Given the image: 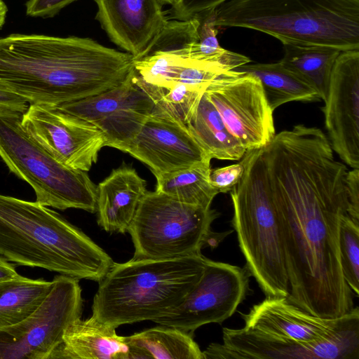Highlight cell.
Returning <instances> with one entry per match:
<instances>
[{
	"label": "cell",
	"instance_id": "cell-1",
	"mask_svg": "<svg viewBox=\"0 0 359 359\" xmlns=\"http://www.w3.org/2000/svg\"><path fill=\"white\" fill-rule=\"evenodd\" d=\"M262 156L283 225L287 299L318 317L346 314L354 308L339 250L340 223L348 209L346 166L334 159L325 134L315 129L276 135Z\"/></svg>",
	"mask_w": 359,
	"mask_h": 359
},
{
	"label": "cell",
	"instance_id": "cell-2",
	"mask_svg": "<svg viewBox=\"0 0 359 359\" xmlns=\"http://www.w3.org/2000/svg\"><path fill=\"white\" fill-rule=\"evenodd\" d=\"M133 57L74 36L12 34L0 38V84L29 104L58 106L123 82Z\"/></svg>",
	"mask_w": 359,
	"mask_h": 359
},
{
	"label": "cell",
	"instance_id": "cell-3",
	"mask_svg": "<svg viewBox=\"0 0 359 359\" xmlns=\"http://www.w3.org/2000/svg\"><path fill=\"white\" fill-rule=\"evenodd\" d=\"M0 255L18 265L97 282L114 264L103 249L57 212L36 201L2 194Z\"/></svg>",
	"mask_w": 359,
	"mask_h": 359
},
{
	"label": "cell",
	"instance_id": "cell-4",
	"mask_svg": "<svg viewBox=\"0 0 359 359\" xmlns=\"http://www.w3.org/2000/svg\"><path fill=\"white\" fill-rule=\"evenodd\" d=\"M206 258L200 254L114 262L98 282L91 316L116 328L168 316L198 282Z\"/></svg>",
	"mask_w": 359,
	"mask_h": 359
},
{
	"label": "cell",
	"instance_id": "cell-5",
	"mask_svg": "<svg viewBox=\"0 0 359 359\" xmlns=\"http://www.w3.org/2000/svg\"><path fill=\"white\" fill-rule=\"evenodd\" d=\"M215 25L270 35L283 44L359 50V0H229Z\"/></svg>",
	"mask_w": 359,
	"mask_h": 359
},
{
	"label": "cell",
	"instance_id": "cell-6",
	"mask_svg": "<svg viewBox=\"0 0 359 359\" xmlns=\"http://www.w3.org/2000/svg\"><path fill=\"white\" fill-rule=\"evenodd\" d=\"M244 173L230 191L236 233L246 269L266 297L290 292L281 219L268 187L262 148L242 157Z\"/></svg>",
	"mask_w": 359,
	"mask_h": 359
},
{
	"label": "cell",
	"instance_id": "cell-7",
	"mask_svg": "<svg viewBox=\"0 0 359 359\" xmlns=\"http://www.w3.org/2000/svg\"><path fill=\"white\" fill-rule=\"evenodd\" d=\"M22 112L0 108V157L34 189L39 203L59 210L96 212L97 186L87 172L54 158L23 128Z\"/></svg>",
	"mask_w": 359,
	"mask_h": 359
},
{
	"label": "cell",
	"instance_id": "cell-8",
	"mask_svg": "<svg viewBox=\"0 0 359 359\" xmlns=\"http://www.w3.org/2000/svg\"><path fill=\"white\" fill-rule=\"evenodd\" d=\"M219 216L214 209L177 201L147 191L128 228L135 248L134 259H170L201 254L215 248L232 231L211 230Z\"/></svg>",
	"mask_w": 359,
	"mask_h": 359
},
{
	"label": "cell",
	"instance_id": "cell-9",
	"mask_svg": "<svg viewBox=\"0 0 359 359\" xmlns=\"http://www.w3.org/2000/svg\"><path fill=\"white\" fill-rule=\"evenodd\" d=\"M42 304L27 318L0 328V359H52L69 326L82 315L79 279L59 275Z\"/></svg>",
	"mask_w": 359,
	"mask_h": 359
},
{
	"label": "cell",
	"instance_id": "cell-10",
	"mask_svg": "<svg viewBox=\"0 0 359 359\" xmlns=\"http://www.w3.org/2000/svg\"><path fill=\"white\" fill-rule=\"evenodd\" d=\"M222 344L212 343L204 359H359V308L344 315L334 330L311 343L272 338L224 327Z\"/></svg>",
	"mask_w": 359,
	"mask_h": 359
},
{
	"label": "cell",
	"instance_id": "cell-11",
	"mask_svg": "<svg viewBox=\"0 0 359 359\" xmlns=\"http://www.w3.org/2000/svg\"><path fill=\"white\" fill-rule=\"evenodd\" d=\"M250 274L245 268L206 258L198 282L182 304L154 322L188 332L231 317L249 292Z\"/></svg>",
	"mask_w": 359,
	"mask_h": 359
},
{
	"label": "cell",
	"instance_id": "cell-12",
	"mask_svg": "<svg viewBox=\"0 0 359 359\" xmlns=\"http://www.w3.org/2000/svg\"><path fill=\"white\" fill-rule=\"evenodd\" d=\"M205 93L246 151L262 148L273 138V111L255 76L233 70L208 84Z\"/></svg>",
	"mask_w": 359,
	"mask_h": 359
},
{
	"label": "cell",
	"instance_id": "cell-13",
	"mask_svg": "<svg viewBox=\"0 0 359 359\" xmlns=\"http://www.w3.org/2000/svg\"><path fill=\"white\" fill-rule=\"evenodd\" d=\"M55 107L93 123L102 133L106 146L125 151L150 116L153 103L137 83L133 69L116 86Z\"/></svg>",
	"mask_w": 359,
	"mask_h": 359
},
{
	"label": "cell",
	"instance_id": "cell-14",
	"mask_svg": "<svg viewBox=\"0 0 359 359\" xmlns=\"http://www.w3.org/2000/svg\"><path fill=\"white\" fill-rule=\"evenodd\" d=\"M21 123L54 158L74 169L88 171L106 147L102 133L95 125L54 106L29 104Z\"/></svg>",
	"mask_w": 359,
	"mask_h": 359
},
{
	"label": "cell",
	"instance_id": "cell-15",
	"mask_svg": "<svg viewBox=\"0 0 359 359\" xmlns=\"http://www.w3.org/2000/svg\"><path fill=\"white\" fill-rule=\"evenodd\" d=\"M322 111L333 151L359 169V50L341 51L334 65Z\"/></svg>",
	"mask_w": 359,
	"mask_h": 359
},
{
	"label": "cell",
	"instance_id": "cell-16",
	"mask_svg": "<svg viewBox=\"0 0 359 359\" xmlns=\"http://www.w3.org/2000/svg\"><path fill=\"white\" fill-rule=\"evenodd\" d=\"M124 152L146 164L154 175L212 159L186 126L151 115Z\"/></svg>",
	"mask_w": 359,
	"mask_h": 359
},
{
	"label": "cell",
	"instance_id": "cell-17",
	"mask_svg": "<svg viewBox=\"0 0 359 359\" xmlns=\"http://www.w3.org/2000/svg\"><path fill=\"white\" fill-rule=\"evenodd\" d=\"M94 1L102 29L135 60L148 53L168 20L159 0Z\"/></svg>",
	"mask_w": 359,
	"mask_h": 359
},
{
	"label": "cell",
	"instance_id": "cell-18",
	"mask_svg": "<svg viewBox=\"0 0 359 359\" xmlns=\"http://www.w3.org/2000/svg\"><path fill=\"white\" fill-rule=\"evenodd\" d=\"M244 328L272 338L311 343L331 334L342 316L324 318L301 309L285 297H266L246 313Z\"/></svg>",
	"mask_w": 359,
	"mask_h": 359
},
{
	"label": "cell",
	"instance_id": "cell-19",
	"mask_svg": "<svg viewBox=\"0 0 359 359\" xmlns=\"http://www.w3.org/2000/svg\"><path fill=\"white\" fill-rule=\"evenodd\" d=\"M147 183L136 170L124 163L97 185V224L109 233L128 232Z\"/></svg>",
	"mask_w": 359,
	"mask_h": 359
},
{
	"label": "cell",
	"instance_id": "cell-20",
	"mask_svg": "<svg viewBox=\"0 0 359 359\" xmlns=\"http://www.w3.org/2000/svg\"><path fill=\"white\" fill-rule=\"evenodd\" d=\"M127 355L125 337L118 335L116 327L91 316L80 318L69 326L52 358L127 359Z\"/></svg>",
	"mask_w": 359,
	"mask_h": 359
},
{
	"label": "cell",
	"instance_id": "cell-21",
	"mask_svg": "<svg viewBox=\"0 0 359 359\" xmlns=\"http://www.w3.org/2000/svg\"><path fill=\"white\" fill-rule=\"evenodd\" d=\"M127 359H204L190 332L170 326L150 328L125 337Z\"/></svg>",
	"mask_w": 359,
	"mask_h": 359
},
{
	"label": "cell",
	"instance_id": "cell-22",
	"mask_svg": "<svg viewBox=\"0 0 359 359\" xmlns=\"http://www.w3.org/2000/svg\"><path fill=\"white\" fill-rule=\"evenodd\" d=\"M187 128L211 158L235 161L246 149L231 133L219 111L204 92Z\"/></svg>",
	"mask_w": 359,
	"mask_h": 359
},
{
	"label": "cell",
	"instance_id": "cell-23",
	"mask_svg": "<svg viewBox=\"0 0 359 359\" xmlns=\"http://www.w3.org/2000/svg\"><path fill=\"white\" fill-rule=\"evenodd\" d=\"M235 70L257 77L261 82L269 107L273 111L292 101L320 100L318 91L309 83L289 70L280 62L245 64Z\"/></svg>",
	"mask_w": 359,
	"mask_h": 359
},
{
	"label": "cell",
	"instance_id": "cell-24",
	"mask_svg": "<svg viewBox=\"0 0 359 359\" xmlns=\"http://www.w3.org/2000/svg\"><path fill=\"white\" fill-rule=\"evenodd\" d=\"M283 50L280 63L312 86L324 101L334 65L341 51L326 46L293 44H283Z\"/></svg>",
	"mask_w": 359,
	"mask_h": 359
},
{
	"label": "cell",
	"instance_id": "cell-25",
	"mask_svg": "<svg viewBox=\"0 0 359 359\" xmlns=\"http://www.w3.org/2000/svg\"><path fill=\"white\" fill-rule=\"evenodd\" d=\"M210 161H205L176 171L154 175L156 191L184 203L209 208L219 194L210 183Z\"/></svg>",
	"mask_w": 359,
	"mask_h": 359
},
{
	"label": "cell",
	"instance_id": "cell-26",
	"mask_svg": "<svg viewBox=\"0 0 359 359\" xmlns=\"http://www.w3.org/2000/svg\"><path fill=\"white\" fill-rule=\"evenodd\" d=\"M53 280L19 275L0 283V328L15 325L30 316L51 290Z\"/></svg>",
	"mask_w": 359,
	"mask_h": 359
},
{
	"label": "cell",
	"instance_id": "cell-27",
	"mask_svg": "<svg viewBox=\"0 0 359 359\" xmlns=\"http://www.w3.org/2000/svg\"><path fill=\"white\" fill-rule=\"evenodd\" d=\"M135 78L138 86L148 95L153 103L151 116L186 126L206 88L182 83L165 86L151 85L140 80L135 73Z\"/></svg>",
	"mask_w": 359,
	"mask_h": 359
},
{
	"label": "cell",
	"instance_id": "cell-28",
	"mask_svg": "<svg viewBox=\"0 0 359 359\" xmlns=\"http://www.w3.org/2000/svg\"><path fill=\"white\" fill-rule=\"evenodd\" d=\"M233 70L218 62L196 60L163 51L159 59L158 75L162 85L182 83L206 88L213 81Z\"/></svg>",
	"mask_w": 359,
	"mask_h": 359
},
{
	"label": "cell",
	"instance_id": "cell-29",
	"mask_svg": "<svg viewBox=\"0 0 359 359\" xmlns=\"http://www.w3.org/2000/svg\"><path fill=\"white\" fill-rule=\"evenodd\" d=\"M215 8L197 14L200 25L198 41L189 50L187 58L218 62L231 69L250 63V59L243 55L226 50L219 44L217 34L218 27L215 25Z\"/></svg>",
	"mask_w": 359,
	"mask_h": 359
},
{
	"label": "cell",
	"instance_id": "cell-30",
	"mask_svg": "<svg viewBox=\"0 0 359 359\" xmlns=\"http://www.w3.org/2000/svg\"><path fill=\"white\" fill-rule=\"evenodd\" d=\"M339 258L344 278L356 297L359 295V224L348 215L341 221Z\"/></svg>",
	"mask_w": 359,
	"mask_h": 359
},
{
	"label": "cell",
	"instance_id": "cell-31",
	"mask_svg": "<svg viewBox=\"0 0 359 359\" xmlns=\"http://www.w3.org/2000/svg\"><path fill=\"white\" fill-rule=\"evenodd\" d=\"M245 170L243 160L230 165L211 169L210 181L219 193L230 191L241 179Z\"/></svg>",
	"mask_w": 359,
	"mask_h": 359
},
{
	"label": "cell",
	"instance_id": "cell-32",
	"mask_svg": "<svg viewBox=\"0 0 359 359\" xmlns=\"http://www.w3.org/2000/svg\"><path fill=\"white\" fill-rule=\"evenodd\" d=\"M229 0H177L170 13L172 20H187L201 13L216 8Z\"/></svg>",
	"mask_w": 359,
	"mask_h": 359
},
{
	"label": "cell",
	"instance_id": "cell-33",
	"mask_svg": "<svg viewBox=\"0 0 359 359\" xmlns=\"http://www.w3.org/2000/svg\"><path fill=\"white\" fill-rule=\"evenodd\" d=\"M77 0H28L26 14L34 18H51Z\"/></svg>",
	"mask_w": 359,
	"mask_h": 359
},
{
	"label": "cell",
	"instance_id": "cell-34",
	"mask_svg": "<svg viewBox=\"0 0 359 359\" xmlns=\"http://www.w3.org/2000/svg\"><path fill=\"white\" fill-rule=\"evenodd\" d=\"M346 188L348 200V215L359 224V169L348 170Z\"/></svg>",
	"mask_w": 359,
	"mask_h": 359
},
{
	"label": "cell",
	"instance_id": "cell-35",
	"mask_svg": "<svg viewBox=\"0 0 359 359\" xmlns=\"http://www.w3.org/2000/svg\"><path fill=\"white\" fill-rule=\"evenodd\" d=\"M27 104L28 102L25 99L0 84V108L23 113L28 107Z\"/></svg>",
	"mask_w": 359,
	"mask_h": 359
},
{
	"label": "cell",
	"instance_id": "cell-36",
	"mask_svg": "<svg viewBox=\"0 0 359 359\" xmlns=\"http://www.w3.org/2000/svg\"><path fill=\"white\" fill-rule=\"evenodd\" d=\"M15 266L0 255V283L18 277Z\"/></svg>",
	"mask_w": 359,
	"mask_h": 359
},
{
	"label": "cell",
	"instance_id": "cell-37",
	"mask_svg": "<svg viewBox=\"0 0 359 359\" xmlns=\"http://www.w3.org/2000/svg\"><path fill=\"white\" fill-rule=\"evenodd\" d=\"M8 8L3 0H0V29L5 23Z\"/></svg>",
	"mask_w": 359,
	"mask_h": 359
},
{
	"label": "cell",
	"instance_id": "cell-38",
	"mask_svg": "<svg viewBox=\"0 0 359 359\" xmlns=\"http://www.w3.org/2000/svg\"><path fill=\"white\" fill-rule=\"evenodd\" d=\"M159 1L163 5L169 4L171 6H175L177 2V0H159Z\"/></svg>",
	"mask_w": 359,
	"mask_h": 359
}]
</instances>
